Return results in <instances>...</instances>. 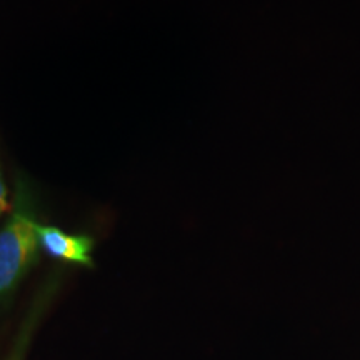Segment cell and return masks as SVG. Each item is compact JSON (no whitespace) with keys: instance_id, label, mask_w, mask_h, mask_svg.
Masks as SVG:
<instances>
[{"instance_id":"cell-2","label":"cell","mask_w":360,"mask_h":360,"mask_svg":"<svg viewBox=\"0 0 360 360\" xmlns=\"http://www.w3.org/2000/svg\"><path fill=\"white\" fill-rule=\"evenodd\" d=\"M40 247L57 259L69 260V262L92 267V254L94 242L90 237L85 236H70V233L62 232L57 227H49V225H37Z\"/></svg>"},{"instance_id":"cell-1","label":"cell","mask_w":360,"mask_h":360,"mask_svg":"<svg viewBox=\"0 0 360 360\" xmlns=\"http://www.w3.org/2000/svg\"><path fill=\"white\" fill-rule=\"evenodd\" d=\"M24 188L15 193L13 210L0 229V299L15 289L39 255L37 222Z\"/></svg>"},{"instance_id":"cell-3","label":"cell","mask_w":360,"mask_h":360,"mask_svg":"<svg viewBox=\"0 0 360 360\" xmlns=\"http://www.w3.org/2000/svg\"><path fill=\"white\" fill-rule=\"evenodd\" d=\"M8 207H11V204H8L7 187H6V184H4L2 177H0V215H2L4 212H7Z\"/></svg>"}]
</instances>
